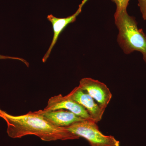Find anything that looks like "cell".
Here are the masks:
<instances>
[{"label": "cell", "mask_w": 146, "mask_h": 146, "mask_svg": "<svg viewBox=\"0 0 146 146\" xmlns=\"http://www.w3.org/2000/svg\"><path fill=\"white\" fill-rule=\"evenodd\" d=\"M0 118L7 124L8 136L13 138L33 135L44 141H66L80 138L64 127H58L45 119L38 111L13 116L0 109Z\"/></svg>", "instance_id": "6da1fadb"}, {"label": "cell", "mask_w": 146, "mask_h": 146, "mask_svg": "<svg viewBox=\"0 0 146 146\" xmlns=\"http://www.w3.org/2000/svg\"><path fill=\"white\" fill-rule=\"evenodd\" d=\"M114 18L119 30L117 41L123 52L128 54L140 52L146 64V35L138 28L135 18L129 16L127 10L115 13Z\"/></svg>", "instance_id": "7a4b0ae2"}, {"label": "cell", "mask_w": 146, "mask_h": 146, "mask_svg": "<svg viewBox=\"0 0 146 146\" xmlns=\"http://www.w3.org/2000/svg\"><path fill=\"white\" fill-rule=\"evenodd\" d=\"M64 127L79 137L85 138L91 146H120L119 141L114 136L103 134L93 120L84 119Z\"/></svg>", "instance_id": "3957f363"}, {"label": "cell", "mask_w": 146, "mask_h": 146, "mask_svg": "<svg viewBox=\"0 0 146 146\" xmlns=\"http://www.w3.org/2000/svg\"><path fill=\"white\" fill-rule=\"evenodd\" d=\"M65 96L85 108L97 123L102 120L105 110L102 108L86 91L78 86Z\"/></svg>", "instance_id": "277c9868"}, {"label": "cell", "mask_w": 146, "mask_h": 146, "mask_svg": "<svg viewBox=\"0 0 146 146\" xmlns=\"http://www.w3.org/2000/svg\"><path fill=\"white\" fill-rule=\"evenodd\" d=\"M79 87L91 96L103 109L105 110L112 98L111 91L103 82L90 78L82 79Z\"/></svg>", "instance_id": "5b68a950"}, {"label": "cell", "mask_w": 146, "mask_h": 146, "mask_svg": "<svg viewBox=\"0 0 146 146\" xmlns=\"http://www.w3.org/2000/svg\"><path fill=\"white\" fill-rule=\"evenodd\" d=\"M59 109L71 111L83 119L93 120L86 110L82 106L69 99L66 96H63L61 94L51 97L48 101L47 106L43 110L54 111Z\"/></svg>", "instance_id": "8992f818"}, {"label": "cell", "mask_w": 146, "mask_h": 146, "mask_svg": "<svg viewBox=\"0 0 146 146\" xmlns=\"http://www.w3.org/2000/svg\"><path fill=\"white\" fill-rule=\"evenodd\" d=\"M87 1L88 0H83L75 13L72 16L67 18H58L52 14L47 16L48 20L52 24L54 35L51 44L42 59V61L44 63L46 62L47 59L49 57L53 48L57 42L58 39L61 33L69 24L75 21L76 17L81 13L82 7Z\"/></svg>", "instance_id": "52a82bcc"}, {"label": "cell", "mask_w": 146, "mask_h": 146, "mask_svg": "<svg viewBox=\"0 0 146 146\" xmlns=\"http://www.w3.org/2000/svg\"><path fill=\"white\" fill-rule=\"evenodd\" d=\"M37 111L45 119L58 127H65L74 123L86 119L66 110L59 109L54 111L39 110Z\"/></svg>", "instance_id": "ba28073f"}, {"label": "cell", "mask_w": 146, "mask_h": 146, "mask_svg": "<svg viewBox=\"0 0 146 146\" xmlns=\"http://www.w3.org/2000/svg\"><path fill=\"white\" fill-rule=\"evenodd\" d=\"M116 5L115 13H119L123 10H127L130 0H111Z\"/></svg>", "instance_id": "9c48e42d"}, {"label": "cell", "mask_w": 146, "mask_h": 146, "mask_svg": "<svg viewBox=\"0 0 146 146\" xmlns=\"http://www.w3.org/2000/svg\"><path fill=\"white\" fill-rule=\"evenodd\" d=\"M138 6L144 20H146V0H138Z\"/></svg>", "instance_id": "30bf717a"}, {"label": "cell", "mask_w": 146, "mask_h": 146, "mask_svg": "<svg viewBox=\"0 0 146 146\" xmlns=\"http://www.w3.org/2000/svg\"><path fill=\"white\" fill-rule=\"evenodd\" d=\"M14 59V60H18L22 61L23 63H25L27 67H29V63H28L26 60L23 58H21L13 57V56H8L2 55L0 54V60L1 59Z\"/></svg>", "instance_id": "8fae6325"}]
</instances>
